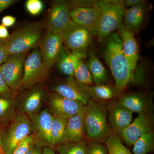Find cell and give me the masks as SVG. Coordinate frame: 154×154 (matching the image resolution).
Returning <instances> with one entry per match:
<instances>
[{"instance_id":"25","label":"cell","mask_w":154,"mask_h":154,"mask_svg":"<svg viewBox=\"0 0 154 154\" xmlns=\"http://www.w3.org/2000/svg\"><path fill=\"white\" fill-rule=\"evenodd\" d=\"M17 107L15 97L0 96V123L4 125L12 121L17 114Z\"/></svg>"},{"instance_id":"38","label":"cell","mask_w":154,"mask_h":154,"mask_svg":"<svg viewBox=\"0 0 154 154\" xmlns=\"http://www.w3.org/2000/svg\"><path fill=\"white\" fill-rule=\"evenodd\" d=\"M17 2V0H0V14Z\"/></svg>"},{"instance_id":"29","label":"cell","mask_w":154,"mask_h":154,"mask_svg":"<svg viewBox=\"0 0 154 154\" xmlns=\"http://www.w3.org/2000/svg\"><path fill=\"white\" fill-rule=\"evenodd\" d=\"M55 63L59 70L64 75L74 76V67L70 56V52L64 46L58 55Z\"/></svg>"},{"instance_id":"27","label":"cell","mask_w":154,"mask_h":154,"mask_svg":"<svg viewBox=\"0 0 154 154\" xmlns=\"http://www.w3.org/2000/svg\"><path fill=\"white\" fill-rule=\"evenodd\" d=\"M59 154H88V142L85 140L66 142L54 148Z\"/></svg>"},{"instance_id":"4","label":"cell","mask_w":154,"mask_h":154,"mask_svg":"<svg viewBox=\"0 0 154 154\" xmlns=\"http://www.w3.org/2000/svg\"><path fill=\"white\" fill-rule=\"evenodd\" d=\"M44 25L40 22L30 23L14 31L4 41L9 55L26 53L37 47Z\"/></svg>"},{"instance_id":"10","label":"cell","mask_w":154,"mask_h":154,"mask_svg":"<svg viewBox=\"0 0 154 154\" xmlns=\"http://www.w3.org/2000/svg\"><path fill=\"white\" fill-rule=\"evenodd\" d=\"M52 92L70 100L80 102L85 106L91 99L88 86L77 81L72 76H67L56 83Z\"/></svg>"},{"instance_id":"45","label":"cell","mask_w":154,"mask_h":154,"mask_svg":"<svg viewBox=\"0 0 154 154\" xmlns=\"http://www.w3.org/2000/svg\"><path fill=\"white\" fill-rule=\"evenodd\" d=\"M0 127V128H1V127Z\"/></svg>"},{"instance_id":"34","label":"cell","mask_w":154,"mask_h":154,"mask_svg":"<svg viewBox=\"0 0 154 154\" xmlns=\"http://www.w3.org/2000/svg\"><path fill=\"white\" fill-rule=\"evenodd\" d=\"M1 66H0V96L15 97L16 94L9 88L3 78L1 72Z\"/></svg>"},{"instance_id":"12","label":"cell","mask_w":154,"mask_h":154,"mask_svg":"<svg viewBox=\"0 0 154 154\" xmlns=\"http://www.w3.org/2000/svg\"><path fill=\"white\" fill-rule=\"evenodd\" d=\"M46 102L47 109L51 115L66 119L82 111L84 107L80 102L52 92L46 97Z\"/></svg>"},{"instance_id":"41","label":"cell","mask_w":154,"mask_h":154,"mask_svg":"<svg viewBox=\"0 0 154 154\" xmlns=\"http://www.w3.org/2000/svg\"><path fill=\"white\" fill-rule=\"evenodd\" d=\"M42 154H57L56 153L54 149L51 147H46L43 148H42Z\"/></svg>"},{"instance_id":"16","label":"cell","mask_w":154,"mask_h":154,"mask_svg":"<svg viewBox=\"0 0 154 154\" xmlns=\"http://www.w3.org/2000/svg\"><path fill=\"white\" fill-rule=\"evenodd\" d=\"M46 94L42 86L37 85L29 88L19 103V113L28 117L37 114L42 110Z\"/></svg>"},{"instance_id":"36","label":"cell","mask_w":154,"mask_h":154,"mask_svg":"<svg viewBox=\"0 0 154 154\" xmlns=\"http://www.w3.org/2000/svg\"><path fill=\"white\" fill-rule=\"evenodd\" d=\"M9 56L8 50L4 44L0 45V66L5 62Z\"/></svg>"},{"instance_id":"13","label":"cell","mask_w":154,"mask_h":154,"mask_svg":"<svg viewBox=\"0 0 154 154\" xmlns=\"http://www.w3.org/2000/svg\"><path fill=\"white\" fill-rule=\"evenodd\" d=\"M62 36L58 33H53L46 30L39 42L42 61L48 72L54 66L57 58L63 48Z\"/></svg>"},{"instance_id":"18","label":"cell","mask_w":154,"mask_h":154,"mask_svg":"<svg viewBox=\"0 0 154 154\" xmlns=\"http://www.w3.org/2000/svg\"><path fill=\"white\" fill-rule=\"evenodd\" d=\"M118 100L132 113L150 116L152 101L146 94L141 92L128 93L121 95Z\"/></svg>"},{"instance_id":"11","label":"cell","mask_w":154,"mask_h":154,"mask_svg":"<svg viewBox=\"0 0 154 154\" xmlns=\"http://www.w3.org/2000/svg\"><path fill=\"white\" fill-rule=\"evenodd\" d=\"M29 118L33 127L35 146L42 148L46 147L53 148L51 138V113L45 108Z\"/></svg>"},{"instance_id":"44","label":"cell","mask_w":154,"mask_h":154,"mask_svg":"<svg viewBox=\"0 0 154 154\" xmlns=\"http://www.w3.org/2000/svg\"><path fill=\"white\" fill-rule=\"evenodd\" d=\"M3 125H3L2 124V123H0V127H2V126H3Z\"/></svg>"},{"instance_id":"39","label":"cell","mask_w":154,"mask_h":154,"mask_svg":"<svg viewBox=\"0 0 154 154\" xmlns=\"http://www.w3.org/2000/svg\"><path fill=\"white\" fill-rule=\"evenodd\" d=\"M10 36L8 29L6 27L0 25V39L5 40Z\"/></svg>"},{"instance_id":"22","label":"cell","mask_w":154,"mask_h":154,"mask_svg":"<svg viewBox=\"0 0 154 154\" xmlns=\"http://www.w3.org/2000/svg\"><path fill=\"white\" fill-rule=\"evenodd\" d=\"M95 85H105L108 75L106 69L95 54H91L87 64Z\"/></svg>"},{"instance_id":"7","label":"cell","mask_w":154,"mask_h":154,"mask_svg":"<svg viewBox=\"0 0 154 154\" xmlns=\"http://www.w3.org/2000/svg\"><path fill=\"white\" fill-rule=\"evenodd\" d=\"M63 43L71 50L72 54L84 59L93 36L91 30L72 21L61 34Z\"/></svg>"},{"instance_id":"3","label":"cell","mask_w":154,"mask_h":154,"mask_svg":"<svg viewBox=\"0 0 154 154\" xmlns=\"http://www.w3.org/2000/svg\"><path fill=\"white\" fill-rule=\"evenodd\" d=\"M100 15L96 35L102 41L123 24L125 10L124 1H98Z\"/></svg>"},{"instance_id":"26","label":"cell","mask_w":154,"mask_h":154,"mask_svg":"<svg viewBox=\"0 0 154 154\" xmlns=\"http://www.w3.org/2000/svg\"><path fill=\"white\" fill-rule=\"evenodd\" d=\"M67 119L52 115L51 138L53 148L65 142Z\"/></svg>"},{"instance_id":"15","label":"cell","mask_w":154,"mask_h":154,"mask_svg":"<svg viewBox=\"0 0 154 154\" xmlns=\"http://www.w3.org/2000/svg\"><path fill=\"white\" fill-rule=\"evenodd\" d=\"M107 121L110 129L118 134L132 122L133 113L118 100L107 105Z\"/></svg>"},{"instance_id":"43","label":"cell","mask_w":154,"mask_h":154,"mask_svg":"<svg viewBox=\"0 0 154 154\" xmlns=\"http://www.w3.org/2000/svg\"><path fill=\"white\" fill-rule=\"evenodd\" d=\"M4 41H5V40H2L0 39V45H2L4 44Z\"/></svg>"},{"instance_id":"14","label":"cell","mask_w":154,"mask_h":154,"mask_svg":"<svg viewBox=\"0 0 154 154\" xmlns=\"http://www.w3.org/2000/svg\"><path fill=\"white\" fill-rule=\"evenodd\" d=\"M72 21L66 1L57 0L53 2L48 13L47 30L61 35Z\"/></svg>"},{"instance_id":"2","label":"cell","mask_w":154,"mask_h":154,"mask_svg":"<svg viewBox=\"0 0 154 154\" xmlns=\"http://www.w3.org/2000/svg\"><path fill=\"white\" fill-rule=\"evenodd\" d=\"M86 137L89 141L105 143L111 130L107 121V105L90 99L83 110Z\"/></svg>"},{"instance_id":"21","label":"cell","mask_w":154,"mask_h":154,"mask_svg":"<svg viewBox=\"0 0 154 154\" xmlns=\"http://www.w3.org/2000/svg\"><path fill=\"white\" fill-rule=\"evenodd\" d=\"M83 110L67 119L65 142L81 141L86 137Z\"/></svg>"},{"instance_id":"31","label":"cell","mask_w":154,"mask_h":154,"mask_svg":"<svg viewBox=\"0 0 154 154\" xmlns=\"http://www.w3.org/2000/svg\"><path fill=\"white\" fill-rule=\"evenodd\" d=\"M35 145V137L32 133L18 144L13 154H25Z\"/></svg>"},{"instance_id":"5","label":"cell","mask_w":154,"mask_h":154,"mask_svg":"<svg viewBox=\"0 0 154 154\" xmlns=\"http://www.w3.org/2000/svg\"><path fill=\"white\" fill-rule=\"evenodd\" d=\"M72 21L88 28L96 35L100 9L98 1H66Z\"/></svg>"},{"instance_id":"1","label":"cell","mask_w":154,"mask_h":154,"mask_svg":"<svg viewBox=\"0 0 154 154\" xmlns=\"http://www.w3.org/2000/svg\"><path fill=\"white\" fill-rule=\"evenodd\" d=\"M102 42V53L112 72L119 93L134 82V72L123 54L122 42L118 34L112 33Z\"/></svg>"},{"instance_id":"20","label":"cell","mask_w":154,"mask_h":154,"mask_svg":"<svg viewBox=\"0 0 154 154\" xmlns=\"http://www.w3.org/2000/svg\"><path fill=\"white\" fill-rule=\"evenodd\" d=\"M146 2L125 10L123 24L126 30L134 33H137L142 28L147 14Z\"/></svg>"},{"instance_id":"28","label":"cell","mask_w":154,"mask_h":154,"mask_svg":"<svg viewBox=\"0 0 154 154\" xmlns=\"http://www.w3.org/2000/svg\"><path fill=\"white\" fill-rule=\"evenodd\" d=\"M134 154H147L152 152L154 147V135L152 131L142 136L133 145Z\"/></svg>"},{"instance_id":"32","label":"cell","mask_w":154,"mask_h":154,"mask_svg":"<svg viewBox=\"0 0 154 154\" xmlns=\"http://www.w3.org/2000/svg\"><path fill=\"white\" fill-rule=\"evenodd\" d=\"M25 8L29 14L37 16L43 11L44 4L40 0H28L25 3Z\"/></svg>"},{"instance_id":"24","label":"cell","mask_w":154,"mask_h":154,"mask_svg":"<svg viewBox=\"0 0 154 154\" xmlns=\"http://www.w3.org/2000/svg\"><path fill=\"white\" fill-rule=\"evenodd\" d=\"M70 56L72 61L74 67V78L79 82L90 86L93 84L91 74L84 62L83 59L76 56L70 52Z\"/></svg>"},{"instance_id":"19","label":"cell","mask_w":154,"mask_h":154,"mask_svg":"<svg viewBox=\"0 0 154 154\" xmlns=\"http://www.w3.org/2000/svg\"><path fill=\"white\" fill-rule=\"evenodd\" d=\"M117 33L122 42L123 54L133 72L139 59L138 47L134 33L126 30L122 25L117 30Z\"/></svg>"},{"instance_id":"17","label":"cell","mask_w":154,"mask_h":154,"mask_svg":"<svg viewBox=\"0 0 154 154\" xmlns=\"http://www.w3.org/2000/svg\"><path fill=\"white\" fill-rule=\"evenodd\" d=\"M152 118L151 116L140 114L134 121L119 134L120 138L130 146L146 133L152 131Z\"/></svg>"},{"instance_id":"30","label":"cell","mask_w":154,"mask_h":154,"mask_svg":"<svg viewBox=\"0 0 154 154\" xmlns=\"http://www.w3.org/2000/svg\"><path fill=\"white\" fill-rule=\"evenodd\" d=\"M105 143L108 154H133L122 143L118 135L113 131H111Z\"/></svg>"},{"instance_id":"42","label":"cell","mask_w":154,"mask_h":154,"mask_svg":"<svg viewBox=\"0 0 154 154\" xmlns=\"http://www.w3.org/2000/svg\"><path fill=\"white\" fill-rule=\"evenodd\" d=\"M5 131V129L3 126H2L0 128V154H2V149H1V146H2V141L3 136H4Z\"/></svg>"},{"instance_id":"6","label":"cell","mask_w":154,"mask_h":154,"mask_svg":"<svg viewBox=\"0 0 154 154\" xmlns=\"http://www.w3.org/2000/svg\"><path fill=\"white\" fill-rule=\"evenodd\" d=\"M32 133L33 127L29 117L17 113L4 133L1 146L2 153L13 154L18 144Z\"/></svg>"},{"instance_id":"8","label":"cell","mask_w":154,"mask_h":154,"mask_svg":"<svg viewBox=\"0 0 154 154\" xmlns=\"http://www.w3.org/2000/svg\"><path fill=\"white\" fill-rule=\"evenodd\" d=\"M48 73L42 61L40 48H34L25 60L22 87L29 89L34 87L45 79Z\"/></svg>"},{"instance_id":"35","label":"cell","mask_w":154,"mask_h":154,"mask_svg":"<svg viewBox=\"0 0 154 154\" xmlns=\"http://www.w3.org/2000/svg\"><path fill=\"white\" fill-rule=\"evenodd\" d=\"M16 19L13 16H7L3 17L2 20V25L5 27H10L13 26L16 22Z\"/></svg>"},{"instance_id":"9","label":"cell","mask_w":154,"mask_h":154,"mask_svg":"<svg viewBox=\"0 0 154 154\" xmlns=\"http://www.w3.org/2000/svg\"><path fill=\"white\" fill-rule=\"evenodd\" d=\"M26 53L9 55L1 66V72L6 84L14 94L22 88Z\"/></svg>"},{"instance_id":"23","label":"cell","mask_w":154,"mask_h":154,"mask_svg":"<svg viewBox=\"0 0 154 154\" xmlns=\"http://www.w3.org/2000/svg\"><path fill=\"white\" fill-rule=\"evenodd\" d=\"M91 99L96 102H104L115 98L119 92L115 87L108 85H95L88 86Z\"/></svg>"},{"instance_id":"37","label":"cell","mask_w":154,"mask_h":154,"mask_svg":"<svg viewBox=\"0 0 154 154\" xmlns=\"http://www.w3.org/2000/svg\"><path fill=\"white\" fill-rule=\"evenodd\" d=\"M146 2L145 0H126L124 1L125 8H129L135 6L140 5Z\"/></svg>"},{"instance_id":"40","label":"cell","mask_w":154,"mask_h":154,"mask_svg":"<svg viewBox=\"0 0 154 154\" xmlns=\"http://www.w3.org/2000/svg\"><path fill=\"white\" fill-rule=\"evenodd\" d=\"M42 148L35 145L25 154H42Z\"/></svg>"},{"instance_id":"33","label":"cell","mask_w":154,"mask_h":154,"mask_svg":"<svg viewBox=\"0 0 154 154\" xmlns=\"http://www.w3.org/2000/svg\"><path fill=\"white\" fill-rule=\"evenodd\" d=\"M88 154H108L107 147L104 143L97 141L88 142Z\"/></svg>"}]
</instances>
